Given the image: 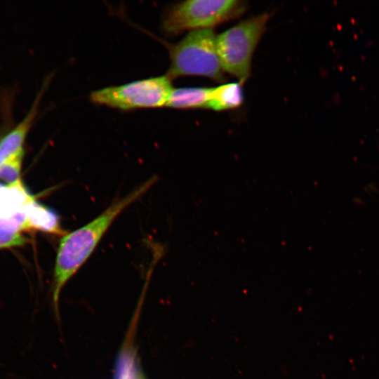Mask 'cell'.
<instances>
[{
    "instance_id": "9c48e42d",
    "label": "cell",
    "mask_w": 379,
    "mask_h": 379,
    "mask_svg": "<svg viewBox=\"0 0 379 379\" xmlns=\"http://www.w3.org/2000/svg\"><path fill=\"white\" fill-rule=\"evenodd\" d=\"M244 102L242 84L228 83L212 88L208 109L225 111L238 108Z\"/></svg>"
},
{
    "instance_id": "5b68a950",
    "label": "cell",
    "mask_w": 379,
    "mask_h": 379,
    "mask_svg": "<svg viewBox=\"0 0 379 379\" xmlns=\"http://www.w3.org/2000/svg\"><path fill=\"white\" fill-rule=\"evenodd\" d=\"M166 74L93 91L90 100L124 111L166 107L173 89Z\"/></svg>"
},
{
    "instance_id": "8fae6325",
    "label": "cell",
    "mask_w": 379,
    "mask_h": 379,
    "mask_svg": "<svg viewBox=\"0 0 379 379\" xmlns=\"http://www.w3.org/2000/svg\"><path fill=\"white\" fill-rule=\"evenodd\" d=\"M25 154L24 149L8 158L0 164V179L11 184L20 181V173Z\"/></svg>"
},
{
    "instance_id": "3957f363",
    "label": "cell",
    "mask_w": 379,
    "mask_h": 379,
    "mask_svg": "<svg viewBox=\"0 0 379 379\" xmlns=\"http://www.w3.org/2000/svg\"><path fill=\"white\" fill-rule=\"evenodd\" d=\"M247 5L238 0H188L168 6L161 19V29L168 36L185 31L213 29L234 20L246 11Z\"/></svg>"
},
{
    "instance_id": "7a4b0ae2",
    "label": "cell",
    "mask_w": 379,
    "mask_h": 379,
    "mask_svg": "<svg viewBox=\"0 0 379 379\" xmlns=\"http://www.w3.org/2000/svg\"><path fill=\"white\" fill-rule=\"evenodd\" d=\"M171 79L182 76H201L216 82L225 81L217 49V35L212 29L190 32L175 44H168Z\"/></svg>"
},
{
    "instance_id": "8992f818",
    "label": "cell",
    "mask_w": 379,
    "mask_h": 379,
    "mask_svg": "<svg viewBox=\"0 0 379 379\" xmlns=\"http://www.w3.org/2000/svg\"><path fill=\"white\" fill-rule=\"evenodd\" d=\"M44 89L40 91L26 116L0 138V164L24 149L23 145L36 117Z\"/></svg>"
},
{
    "instance_id": "6da1fadb",
    "label": "cell",
    "mask_w": 379,
    "mask_h": 379,
    "mask_svg": "<svg viewBox=\"0 0 379 379\" xmlns=\"http://www.w3.org/2000/svg\"><path fill=\"white\" fill-rule=\"evenodd\" d=\"M157 180V176H152L114 202L90 222L63 236L58 246L54 268L53 297L56 310L62 288L89 258L113 221Z\"/></svg>"
},
{
    "instance_id": "277c9868",
    "label": "cell",
    "mask_w": 379,
    "mask_h": 379,
    "mask_svg": "<svg viewBox=\"0 0 379 379\" xmlns=\"http://www.w3.org/2000/svg\"><path fill=\"white\" fill-rule=\"evenodd\" d=\"M269 19L270 15L263 13L217 35V49L223 70L242 84L251 75L252 58Z\"/></svg>"
},
{
    "instance_id": "30bf717a",
    "label": "cell",
    "mask_w": 379,
    "mask_h": 379,
    "mask_svg": "<svg viewBox=\"0 0 379 379\" xmlns=\"http://www.w3.org/2000/svg\"><path fill=\"white\" fill-rule=\"evenodd\" d=\"M28 229L53 234H62L59 218L52 210L32 200L25 207Z\"/></svg>"
},
{
    "instance_id": "52a82bcc",
    "label": "cell",
    "mask_w": 379,
    "mask_h": 379,
    "mask_svg": "<svg viewBox=\"0 0 379 379\" xmlns=\"http://www.w3.org/2000/svg\"><path fill=\"white\" fill-rule=\"evenodd\" d=\"M211 90L206 87L173 88L166 107L179 109L208 108Z\"/></svg>"
},
{
    "instance_id": "ba28073f",
    "label": "cell",
    "mask_w": 379,
    "mask_h": 379,
    "mask_svg": "<svg viewBox=\"0 0 379 379\" xmlns=\"http://www.w3.org/2000/svg\"><path fill=\"white\" fill-rule=\"evenodd\" d=\"M27 230L25 207L10 215L0 217V248L23 245L26 239L20 232Z\"/></svg>"
}]
</instances>
